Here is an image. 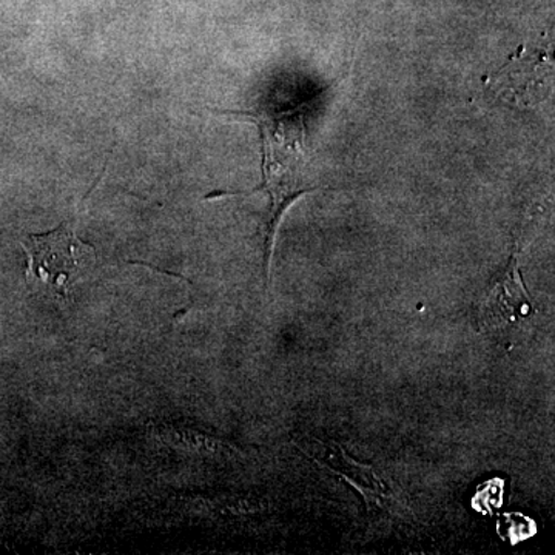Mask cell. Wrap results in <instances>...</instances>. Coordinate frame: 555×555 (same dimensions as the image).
Listing matches in <instances>:
<instances>
[{"label":"cell","instance_id":"1","mask_svg":"<svg viewBox=\"0 0 555 555\" xmlns=\"http://www.w3.org/2000/svg\"><path fill=\"white\" fill-rule=\"evenodd\" d=\"M257 124L262 142V184L255 189L269 196L268 217L264 221L262 264L269 284L275 236L281 219L292 204L308 195L313 188L309 179L308 126L299 108L255 109V112H228Z\"/></svg>","mask_w":555,"mask_h":555},{"label":"cell","instance_id":"2","mask_svg":"<svg viewBox=\"0 0 555 555\" xmlns=\"http://www.w3.org/2000/svg\"><path fill=\"white\" fill-rule=\"evenodd\" d=\"M27 254L28 286L67 299L72 288L96 266V248L76 235L73 221L47 233H31L21 241Z\"/></svg>","mask_w":555,"mask_h":555},{"label":"cell","instance_id":"3","mask_svg":"<svg viewBox=\"0 0 555 555\" xmlns=\"http://www.w3.org/2000/svg\"><path fill=\"white\" fill-rule=\"evenodd\" d=\"M535 306L526 291L518 268L517 254L511 255L509 262L495 278L477 308L478 326L503 328L534 315Z\"/></svg>","mask_w":555,"mask_h":555},{"label":"cell","instance_id":"4","mask_svg":"<svg viewBox=\"0 0 555 555\" xmlns=\"http://www.w3.org/2000/svg\"><path fill=\"white\" fill-rule=\"evenodd\" d=\"M551 68L553 67L546 54L525 56L524 50H520L505 68L489 78V86L514 102L528 104L539 100L540 91L547 86Z\"/></svg>","mask_w":555,"mask_h":555}]
</instances>
